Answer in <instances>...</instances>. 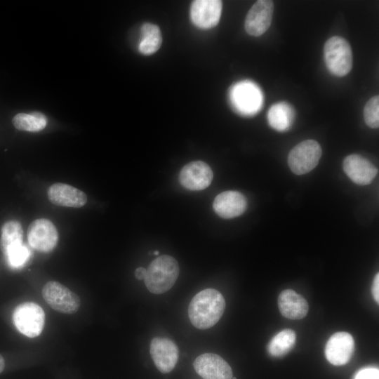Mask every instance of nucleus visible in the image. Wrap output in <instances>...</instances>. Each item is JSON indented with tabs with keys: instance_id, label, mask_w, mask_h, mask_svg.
<instances>
[{
	"instance_id": "obj_30",
	"label": "nucleus",
	"mask_w": 379,
	"mask_h": 379,
	"mask_svg": "<svg viewBox=\"0 0 379 379\" xmlns=\"http://www.w3.org/2000/svg\"><path fill=\"white\" fill-rule=\"evenodd\" d=\"M154 254L156 255H159V251H155L154 252Z\"/></svg>"
},
{
	"instance_id": "obj_6",
	"label": "nucleus",
	"mask_w": 379,
	"mask_h": 379,
	"mask_svg": "<svg viewBox=\"0 0 379 379\" xmlns=\"http://www.w3.org/2000/svg\"><path fill=\"white\" fill-rule=\"evenodd\" d=\"M321 156V148L316 140H306L295 145L289 152L288 166L295 174L303 175L314 169Z\"/></svg>"
},
{
	"instance_id": "obj_19",
	"label": "nucleus",
	"mask_w": 379,
	"mask_h": 379,
	"mask_svg": "<svg viewBox=\"0 0 379 379\" xmlns=\"http://www.w3.org/2000/svg\"><path fill=\"white\" fill-rule=\"evenodd\" d=\"M295 118L293 107L286 102L275 103L268 111L270 126L278 131H285L291 128Z\"/></svg>"
},
{
	"instance_id": "obj_10",
	"label": "nucleus",
	"mask_w": 379,
	"mask_h": 379,
	"mask_svg": "<svg viewBox=\"0 0 379 379\" xmlns=\"http://www.w3.org/2000/svg\"><path fill=\"white\" fill-rule=\"evenodd\" d=\"M325 357L334 366L347 364L354 352V340L351 334L336 332L328 340L325 346Z\"/></svg>"
},
{
	"instance_id": "obj_16",
	"label": "nucleus",
	"mask_w": 379,
	"mask_h": 379,
	"mask_svg": "<svg viewBox=\"0 0 379 379\" xmlns=\"http://www.w3.org/2000/svg\"><path fill=\"white\" fill-rule=\"evenodd\" d=\"M213 207L220 217L233 218L244 213L247 208V200L239 192L225 191L215 197Z\"/></svg>"
},
{
	"instance_id": "obj_17",
	"label": "nucleus",
	"mask_w": 379,
	"mask_h": 379,
	"mask_svg": "<svg viewBox=\"0 0 379 379\" xmlns=\"http://www.w3.org/2000/svg\"><path fill=\"white\" fill-rule=\"evenodd\" d=\"M47 194L49 201L59 206L81 208L87 202L86 194L83 191L66 183L51 185Z\"/></svg>"
},
{
	"instance_id": "obj_9",
	"label": "nucleus",
	"mask_w": 379,
	"mask_h": 379,
	"mask_svg": "<svg viewBox=\"0 0 379 379\" xmlns=\"http://www.w3.org/2000/svg\"><path fill=\"white\" fill-rule=\"evenodd\" d=\"M149 352L155 366L162 373L171 372L178 361V346L173 340L166 338H152Z\"/></svg>"
},
{
	"instance_id": "obj_7",
	"label": "nucleus",
	"mask_w": 379,
	"mask_h": 379,
	"mask_svg": "<svg viewBox=\"0 0 379 379\" xmlns=\"http://www.w3.org/2000/svg\"><path fill=\"white\" fill-rule=\"evenodd\" d=\"M42 296L51 308L63 314H74L81 305L76 293L55 281H49L44 286Z\"/></svg>"
},
{
	"instance_id": "obj_25",
	"label": "nucleus",
	"mask_w": 379,
	"mask_h": 379,
	"mask_svg": "<svg viewBox=\"0 0 379 379\" xmlns=\"http://www.w3.org/2000/svg\"><path fill=\"white\" fill-rule=\"evenodd\" d=\"M31 255L29 248L24 244L10 251L5 257L10 266L19 268L23 266Z\"/></svg>"
},
{
	"instance_id": "obj_11",
	"label": "nucleus",
	"mask_w": 379,
	"mask_h": 379,
	"mask_svg": "<svg viewBox=\"0 0 379 379\" xmlns=\"http://www.w3.org/2000/svg\"><path fill=\"white\" fill-rule=\"evenodd\" d=\"M273 12L272 1H257L246 15L244 25L246 32L254 36L264 34L270 27Z\"/></svg>"
},
{
	"instance_id": "obj_4",
	"label": "nucleus",
	"mask_w": 379,
	"mask_h": 379,
	"mask_svg": "<svg viewBox=\"0 0 379 379\" xmlns=\"http://www.w3.org/2000/svg\"><path fill=\"white\" fill-rule=\"evenodd\" d=\"M13 321L19 332L27 337L34 338L39 335L44 329L45 313L39 305L26 302L15 307Z\"/></svg>"
},
{
	"instance_id": "obj_14",
	"label": "nucleus",
	"mask_w": 379,
	"mask_h": 379,
	"mask_svg": "<svg viewBox=\"0 0 379 379\" xmlns=\"http://www.w3.org/2000/svg\"><path fill=\"white\" fill-rule=\"evenodd\" d=\"M222 4L219 0H196L190 8V17L193 23L199 28L209 29L219 22Z\"/></svg>"
},
{
	"instance_id": "obj_1",
	"label": "nucleus",
	"mask_w": 379,
	"mask_h": 379,
	"mask_svg": "<svg viewBox=\"0 0 379 379\" xmlns=\"http://www.w3.org/2000/svg\"><path fill=\"white\" fill-rule=\"evenodd\" d=\"M225 300L222 293L213 288H206L197 293L188 307V316L192 324L204 330L213 326L222 316Z\"/></svg>"
},
{
	"instance_id": "obj_15",
	"label": "nucleus",
	"mask_w": 379,
	"mask_h": 379,
	"mask_svg": "<svg viewBox=\"0 0 379 379\" xmlns=\"http://www.w3.org/2000/svg\"><path fill=\"white\" fill-rule=\"evenodd\" d=\"M343 167L352 181L359 185H369L378 173V169L370 161L356 154L347 156Z\"/></svg>"
},
{
	"instance_id": "obj_2",
	"label": "nucleus",
	"mask_w": 379,
	"mask_h": 379,
	"mask_svg": "<svg viewBox=\"0 0 379 379\" xmlns=\"http://www.w3.org/2000/svg\"><path fill=\"white\" fill-rule=\"evenodd\" d=\"M179 275L177 260L168 255L154 259L146 269L144 279L148 291L154 294H161L171 289Z\"/></svg>"
},
{
	"instance_id": "obj_23",
	"label": "nucleus",
	"mask_w": 379,
	"mask_h": 379,
	"mask_svg": "<svg viewBox=\"0 0 379 379\" xmlns=\"http://www.w3.org/2000/svg\"><path fill=\"white\" fill-rule=\"evenodd\" d=\"M12 122L18 130L38 132L46 126L47 118L39 112H33L30 114L19 113L13 118Z\"/></svg>"
},
{
	"instance_id": "obj_26",
	"label": "nucleus",
	"mask_w": 379,
	"mask_h": 379,
	"mask_svg": "<svg viewBox=\"0 0 379 379\" xmlns=\"http://www.w3.org/2000/svg\"><path fill=\"white\" fill-rule=\"evenodd\" d=\"M354 379H379V371L375 368H366L359 371Z\"/></svg>"
},
{
	"instance_id": "obj_22",
	"label": "nucleus",
	"mask_w": 379,
	"mask_h": 379,
	"mask_svg": "<svg viewBox=\"0 0 379 379\" xmlns=\"http://www.w3.org/2000/svg\"><path fill=\"white\" fill-rule=\"evenodd\" d=\"M296 341V334L291 329H284L276 334L267 345L269 354L282 357L292 350Z\"/></svg>"
},
{
	"instance_id": "obj_27",
	"label": "nucleus",
	"mask_w": 379,
	"mask_h": 379,
	"mask_svg": "<svg viewBox=\"0 0 379 379\" xmlns=\"http://www.w3.org/2000/svg\"><path fill=\"white\" fill-rule=\"evenodd\" d=\"M372 294L376 302H379V274L377 273L374 277L372 286Z\"/></svg>"
},
{
	"instance_id": "obj_29",
	"label": "nucleus",
	"mask_w": 379,
	"mask_h": 379,
	"mask_svg": "<svg viewBox=\"0 0 379 379\" xmlns=\"http://www.w3.org/2000/svg\"><path fill=\"white\" fill-rule=\"evenodd\" d=\"M5 366V361L4 357L0 354V373L3 371Z\"/></svg>"
},
{
	"instance_id": "obj_3",
	"label": "nucleus",
	"mask_w": 379,
	"mask_h": 379,
	"mask_svg": "<svg viewBox=\"0 0 379 379\" xmlns=\"http://www.w3.org/2000/svg\"><path fill=\"white\" fill-rule=\"evenodd\" d=\"M324 56L327 68L335 76H345L352 69L353 57L351 46L341 36H334L326 41Z\"/></svg>"
},
{
	"instance_id": "obj_21",
	"label": "nucleus",
	"mask_w": 379,
	"mask_h": 379,
	"mask_svg": "<svg viewBox=\"0 0 379 379\" xmlns=\"http://www.w3.org/2000/svg\"><path fill=\"white\" fill-rule=\"evenodd\" d=\"M141 39L139 43V51L143 55H152L157 52L162 43L159 27L152 23L145 22L140 28Z\"/></svg>"
},
{
	"instance_id": "obj_31",
	"label": "nucleus",
	"mask_w": 379,
	"mask_h": 379,
	"mask_svg": "<svg viewBox=\"0 0 379 379\" xmlns=\"http://www.w3.org/2000/svg\"><path fill=\"white\" fill-rule=\"evenodd\" d=\"M232 379H237L235 377H232Z\"/></svg>"
},
{
	"instance_id": "obj_28",
	"label": "nucleus",
	"mask_w": 379,
	"mask_h": 379,
	"mask_svg": "<svg viewBox=\"0 0 379 379\" xmlns=\"http://www.w3.org/2000/svg\"><path fill=\"white\" fill-rule=\"evenodd\" d=\"M135 277L138 280H144L146 274V269L142 267H138L134 272Z\"/></svg>"
},
{
	"instance_id": "obj_20",
	"label": "nucleus",
	"mask_w": 379,
	"mask_h": 379,
	"mask_svg": "<svg viewBox=\"0 0 379 379\" xmlns=\"http://www.w3.org/2000/svg\"><path fill=\"white\" fill-rule=\"evenodd\" d=\"M23 244V230L20 222L11 220L1 228L0 247L6 256L10 251Z\"/></svg>"
},
{
	"instance_id": "obj_5",
	"label": "nucleus",
	"mask_w": 379,
	"mask_h": 379,
	"mask_svg": "<svg viewBox=\"0 0 379 379\" xmlns=\"http://www.w3.org/2000/svg\"><path fill=\"white\" fill-rule=\"evenodd\" d=\"M230 98L236 111L247 116L257 113L263 101L260 88L249 81L236 84L230 91Z\"/></svg>"
},
{
	"instance_id": "obj_24",
	"label": "nucleus",
	"mask_w": 379,
	"mask_h": 379,
	"mask_svg": "<svg viewBox=\"0 0 379 379\" xmlns=\"http://www.w3.org/2000/svg\"><path fill=\"white\" fill-rule=\"evenodd\" d=\"M364 117L366 124L371 128L379 126V97L375 95L370 98L364 109Z\"/></svg>"
},
{
	"instance_id": "obj_13",
	"label": "nucleus",
	"mask_w": 379,
	"mask_h": 379,
	"mask_svg": "<svg viewBox=\"0 0 379 379\" xmlns=\"http://www.w3.org/2000/svg\"><path fill=\"white\" fill-rule=\"evenodd\" d=\"M213 180L210 166L202 161H194L182 167L179 174L180 184L187 190L197 191L208 187Z\"/></svg>"
},
{
	"instance_id": "obj_12",
	"label": "nucleus",
	"mask_w": 379,
	"mask_h": 379,
	"mask_svg": "<svg viewBox=\"0 0 379 379\" xmlns=\"http://www.w3.org/2000/svg\"><path fill=\"white\" fill-rule=\"evenodd\" d=\"M195 371L204 379H232V370L220 356L204 353L197 357L193 363Z\"/></svg>"
},
{
	"instance_id": "obj_8",
	"label": "nucleus",
	"mask_w": 379,
	"mask_h": 379,
	"mask_svg": "<svg viewBox=\"0 0 379 379\" xmlns=\"http://www.w3.org/2000/svg\"><path fill=\"white\" fill-rule=\"evenodd\" d=\"M27 236L29 246L42 253L53 250L58 241V233L55 226L46 218L33 220L28 227Z\"/></svg>"
},
{
	"instance_id": "obj_18",
	"label": "nucleus",
	"mask_w": 379,
	"mask_h": 379,
	"mask_svg": "<svg viewBox=\"0 0 379 379\" xmlns=\"http://www.w3.org/2000/svg\"><path fill=\"white\" fill-rule=\"evenodd\" d=\"M281 314L289 319H303L308 312V303L305 298L291 289L281 291L278 298Z\"/></svg>"
}]
</instances>
